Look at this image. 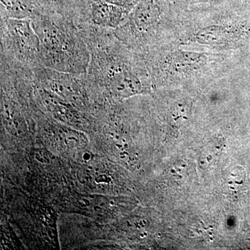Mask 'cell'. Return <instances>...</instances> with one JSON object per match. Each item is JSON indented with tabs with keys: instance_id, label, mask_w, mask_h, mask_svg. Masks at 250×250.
<instances>
[{
	"instance_id": "obj_1",
	"label": "cell",
	"mask_w": 250,
	"mask_h": 250,
	"mask_svg": "<svg viewBox=\"0 0 250 250\" xmlns=\"http://www.w3.org/2000/svg\"><path fill=\"white\" fill-rule=\"evenodd\" d=\"M31 20L40 41L42 67L75 75L87 74L90 52L82 27L57 15L39 14Z\"/></svg>"
},
{
	"instance_id": "obj_2",
	"label": "cell",
	"mask_w": 250,
	"mask_h": 250,
	"mask_svg": "<svg viewBox=\"0 0 250 250\" xmlns=\"http://www.w3.org/2000/svg\"><path fill=\"white\" fill-rule=\"evenodd\" d=\"M1 54L4 62L33 70L42 67L40 41L31 19H1Z\"/></svg>"
},
{
	"instance_id": "obj_3",
	"label": "cell",
	"mask_w": 250,
	"mask_h": 250,
	"mask_svg": "<svg viewBox=\"0 0 250 250\" xmlns=\"http://www.w3.org/2000/svg\"><path fill=\"white\" fill-rule=\"evenodd\" d=\"M93 0H34L39 14L57 15L80 27L90 22V6Z\"/></svg>"
},
{
	"instance_id": "obj_4",
	"label": "cell",
	"mask_w": 250,
	"mask_h": 250,
	"mask_svg": "<svg viewBox=\"0 0 250 250\" xmlns=\"http://www.w3.org/2000/svg\"><path fill=\"white\" fill-rule=\"evenodd\" d=\"M124 12L125 9L120 6L93 0L90 6V22L104 29H114L121 23Z\"/></svg>"
},
{
	"instance_id": "obj_5",
	"label": "cell",
	"mask_w": 250,
	"mask_h": 250,
	"mask_svg": "<svg viewBox=\"0 0 250 250\" xmlns=\"http://www.w3.org/2000/svg\"><path fill=\"white\" fill-rule=\"evenodd\" d=\"M39 14L34 0H1V19H31Z\"/></svg>"
},
{
	"instance_id": "obj_6",
	"label": "cell",
	"mask_w": 250,
	"mask_h": 250,
	"mask_svg": "<svg viewBox=\"0 0 250 250\" xmlns=\"http://www.w3.org/2000/svg\"><path fill=\"white\" fill-rule=\"evenodd\" d=\"M100 1H105V2L114 4L123 8V9H126L132 6L135 0H100Z\"/></svg>"
}]
</instances>
